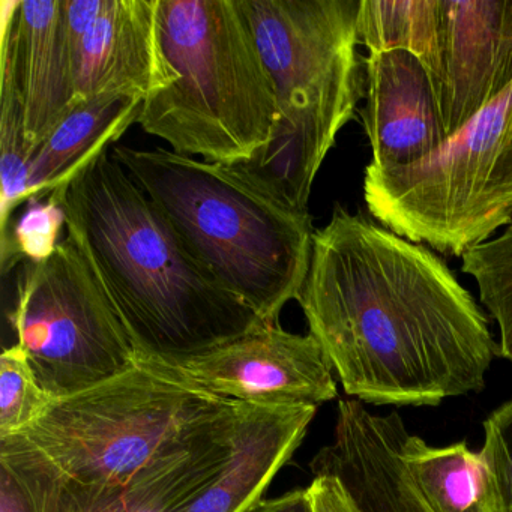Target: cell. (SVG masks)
I'll use <instances>...</instances> for the list:
<instances>
[{
  "label": "cell",
  "instance_id": "obj_1",
  "mask_svg": "<svg viewBox=\"0 0 512 512\" xmlns=\"http://www.w3.org/2000/svg\"><path fill=\"white\" fill-rule=\"evenodd\" d=\"M298 302L344 392L364 404L439 406L481 392L500 356L445 260L340 205L314 232Z\"/></svg>",
  "mask_w": 512,
  "mask_h": 512
},
{
  "label": "cell",
  "instance_id": "obj_2",
  "mask_svg": "<svg viewBox=\"0 0 512 512\" xmlns=\"http://www.w3.org/2000/svg\"><path fill=\"white\" fill-rule=\"evenodd\" d=\"M50 194L136 359L188 358L268 326L194 257L110 149Z\"/></svg>",
  "mask_w": 512,
  "mask_h": 512
},
{
  "label": "cell",
  "instance_id": "obj_3",
  "mask_svg": "<svg viewBox=\"0 0 512 512\" xmlns=\"http://www.w3.org/2000/svg\"><path fill=\"white\" fill-rule=\"evenodd\" d=\"M110 152L218 283L265 325H277L310 269L316 230L308 208L253 164L164 148L116 145Z\"/></svg>",
  "mask_w": 512,
  "mask_h": 512
},
{
  "label": "cell",
  "instance_id": "obj_4",
  "mask_svg": "<svg viewBox=\"0 0 512 512\" xmlns=\"http://www.w3.org/2000/svg\"><path fill=\"white\" fill-rule=\"evenodd\" d=\"M161 43L178 80L137 124L176 154L256 164L280 122L277 95L238 0H160Z\"/></svg>",
  "mask_w": 512,
  "mask_h": 512
},
{
  "label": "cell",
  "instance_id": "obj_5",
  "mask_svg": "<svg viewBox=\"0 0 512 512\" xmlns=\"http://www.w3.org/2000/svg\"><path fill=\"white\" fill-rule=\"evenodd\" d=\"M277 95L274 142L253 164L308 208L314 179L362 97L361 0H238Z\"/></svg>",
  "mask_w": 512,
  "mask_h": 512
},
{
  "label": "cell",
  "instance_id": "obj_6",
  "mask_svg": "<svg viewBox=\"0 0 512 512\" xmlns=\"http://www.w3.org/2000/svg\"><path fill=\"white\" fill-rule=\"evenodd\" d=\"M239 404L191 391L136 364L103 385L61 398L11 437L62 481L104 490L130 484L158 461L190 448Z\"/></svg>",
  "mask_w": 512,
  "mask_h": 512
},
{
  "label": "cell",
  "instance_id": "obj_7",
  "mask_svg": "<svg viewBox=\"0 0 512 512\" xmlns=\"http://www.w3.org/2000/svg\"><path fill=\"white\" fill-rule=\"evenodd\" d=\"M368 212L386 229L463 257L512 223V83L433 154L392 170L365 167Z\"/></svg>",
  "mask_w": 512,
  "mask_h": 512
},
{
  "label": "cell",
  "instance_id": "obj_8",
  "mask_svg": "<svg viewBox=\"0 0 512 512\" xmlns=\"http://www.w3.org/2000/svg\"><path fill=\"white\" fill-rule=\"evenodd\" d=\"M17 344L56 400L136 367V349L71 239L43 262H23L11 313Z\"/></svg>",
  "mask_w": 512,
  "mask_h": 512
},
{
  "label": "cell",
  "instance_id": "obj_9",
  "mask_svg": "<svg viewBox=\"0 0 512 512\" xmlns=\"http://www.w3.org/2000/svg\"><path fill=\"white\" fill-rule=\"evenodd\" d=\"M191 391L263 409L317 407L337 397L334 368L319 341L262 326L182 359H136Z\"/></svg>",
  "mask_w": 512,
  "mask_h": 512
},
{
  "label": "cell",
  "instance_id": "obj_10",
  "mask_svg": "<svg viewBox=\"0 0 512 512\" xmlns=\"http://www.w3.org/2000/svg\"><path fill=\"white\" fill-rule=\"evenodd\" d=\"M413 56L452 136L511 86L512 0H431Z\"/></svg>",
  "mask_w": 512,
  "mask_h": 512
},
{
  "label": "cell",
  "instance_id": "obj_11",
  "mask_svg": "<svg viewBox=\"0 0 512 512\" xmlns=\"http://www.w3.org/2000/svg\"><path fill=\"white\" fill-rule=\"evenodd\" d=\"M244 407L239 404L199 442L158 461L121 487L91 490L68 484L14 437L0 439V463L16 473L35 512H184L229 461Z\"/></svg>",
  "mask_w": 512,
  "mask_h": 512
},
{
  "label": "cell",
  "instance_id": "obj_12",
  "mask_svg": "<svg viewBox=\"0 0 512 512\" xmlns=\"http://www.w3.org/2000/svg\"><path fill=\"white\" fill-rule=\"evenodd\" d=\"M0 61L13 68L32 151L77 106L62 0H2Z\"/></svg>",
  "mask_w": 512,
  "mask_h": 512
},
{
  "label": "cell",
  "instance_id": "obj_13",
  "mask_svg": "<svg viewBox=\"0 0 512 512\" xmlns=\"http://www.w3.org/2000/svg\"><path fill=\"white\" fill-rule=\"evenodd\" d=\"M160 0H104L74 47L76 98L121 95L145 103L178 80L161 43Z\"/></svg>",
  "mask_w": 512,
  "mask_h": 512
},
{
  "label": "cell",
  "instance_id": "obj_14",
  "mask_svg": "<svg viewBox=\"0 0 512 512\" xmlns=\"http://www.w3.org/2000/svg\"><path fill=\"white\" fill-rule=\"evenodd\" d=\"M365 64V134L373 158L368 167L392 170L433 154L446 139L427 71L404 50L368 52Z\"/></svg>",
  "mask_w": 512,
  "mask_h": 512
},
{
  "label": "cell",
  "instance_id": "obj_15",
  "mask_svg": "<svg viewBox=\"0 0 512 512\" xmlns=\"http://www.w3.org/2000/svg\"><path fill=\"white\" fill-rule=\"evenodd\" d=\"M316 412L313 406H245L229 461L184 512H244L263 499L272 479L301 445Z\"/></svg>",
  "mask_w": 512,
  "mask_h": 512
},
{
  "label": "cell",
  "instance_id": "obj_16",
  "mask_svg": "<svg viewBox=\"0 0 512 512\" xmlns=\"http://www.w3.org/2000/svg\"><path fill=\"white\" fill-rule=\"evenodd\" d=\"M143 101L104 95L80 101L37 149L31 163L28 200L47 197L121 139L139 119Z\"/></svg>",
  "mask_w": 512,
  "mask_h": 512
},
{
  "label": "cell",
  "instance_id": "obj_17",
  "mask_svg": "<svg viewBox=\"0 0 512 512\" xmlns=\"http://www.w3.org/2000/svg\"><path fill=\"white\" fill-rule=\"evenodd\" d=\"M401 457L430 512H494L487 470L466 442L434 448L404 428Z\"/></svg>",
  "mask_w": 512,
  "mask_h": 512
},
{
  "label": "cell",
  "instance_id": "obj_18",
  "mask_svg": "<svg viewBox=\"0 0 512 512\" xmlns=\"http://www.w3.org/2000/svg\"><path fill=\"white\" fill-rule=\"evenodd\" d=\"M329 473L358 512H430L407 475L397 433L353 443L335 458Z\"/></svg>",
  "mask_w": 512,
  "mask_h": 512
},
{
  "label": "cell",
  "instance_id": "obj_19",
  "mask_svg": "<svg viewBox=\"0 0 512 512\" xmlns=\"http://www.w3.org/2000/svg\"><path fill=\"white\" fill-rule=\"evenodd\" d=\"M0 250L10 244L14 212L28 202L29 175L34 151L26 140L22 101L13 68L0 61Z\"/></svg>",
  "mask_w": 512,
  "mask_h": 512
},
{
  "label": "cell",
  "instance_id": "obj_20",
  "mask_svg": "<svg viewBox=\"0 0 512 512\" xmlns=\"http://www.w3.org/2000/svg\"><path fill=\"white\" fill-rule=\"evenodd\" d=\"M461 260V271L476 281L482 305L499 325L500 356L512 364V223Z\"/></svg>",
  "mask_w": 512,
  "mask_h": 512
},
{
  "label": "cell",
  "instance_id": "obj_21",
  "mask_svg": "<svg viewBox=\"0 0 512 512\" xmlns=\"http://www.w3.org/2000/svg\"><path fill=\"white\" fill-rule=\"evenodd\" d=\"M56 401L38 382L22 347L5 349L0 356V439L32 427Z\"/></svg>",
  "mask_w": 512,
  "mask_h": 512
},
{
  "label": "cell",
  "instance_id": "obj_22",
  "mask_svg": "<svg viewBox=\"0 0 512 512\" xmlns=\"http://www.w3.org/2000/svg\"><path fill=\"white\" fill-rule=\"evenodd\" d=\"M67 226L58 197H31L22 217L14 223L10 244L0 250L2 274L23 262H43L55 253L62 227Z\"/></svg>",
  "mask_w": 512,
  "mask_h": 512
},
{
  "label": "cell",
  "instance_id": "obj_23",
  "mask_svg": "<svg viewBox=\"0 0 512 512\" xmlns=\"http://www.w3.org/2000/svg\"><path fill=\"white\" fill-rule=\"evenodd\" d=\"M479 455L487 470L494 512H512V401L494 410L484 422Z\"/></svg>",
  "mask_w": 512,
  "mask_h": 512
},
{
  "label": "cell",
  "instance_id": "obj_24",
  "mask_svg": "<svg viewBox=\"0 0 512 512\" xmlns=\"http://www.w3.org/2000/svg\"><path fill=\"white\" fill-rule=\"evenodd\" d=\"M308 491L314 512H358L343 485L334 476H314Z\"/></svg>",
  "mask_w": 512,
  "mask_h": 512
},
{
  "label": "cell",
  "instance_id": "obj_25",
  "mask_svg": "<svg viewBox=\"0 0 512 512\" xmlns=\"http://www.w3.org/2000/svg\"><path fill=\"white\" fill-rule=\"evenodd\" d=\"M0 512H35L28 491L4 463H0Z\"/></svg>",
  "mask_w": 512,
  "mask_h": 512
},
{
  "label": "cell",
  "instance_id": "obj_26",
  "mask_svg": "<svg viewBox=\"0 0 512 512\" xmlns=\"http://www.w3.org/2000/svg\"><path fill=\"white\" fill-rule=\"evenodd\" d=\"M244 512H314L308 488H298L274 499H260Z\"/></svg>",
  "mask_w": 512,
  "mask_h": 512
}]
</instances>
